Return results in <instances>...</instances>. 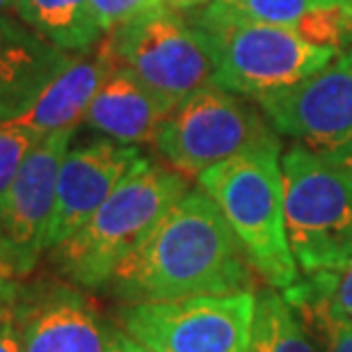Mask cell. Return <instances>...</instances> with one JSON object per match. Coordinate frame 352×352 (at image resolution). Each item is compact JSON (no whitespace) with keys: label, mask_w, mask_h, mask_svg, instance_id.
<instances>
[{"label":"cell","mask_w":352,"mask_h":352,"mask_svg":"<svg viewBox=\"0 0 352 352\" xmlns=\"http://www.w3.org/2000/svg\"><path fill=\"white\" fill-rule=\"evenodd\" d=\"M252 272L222 210L197 186L167 210L105 288L124 302L227 295L252 291Z\"/></svg>","instance_id":"obj_1"},{"label":"cell","mask_w":352,"mask_h":352,"mask_svg":"<svg viewBox=\"0 0 352 352\" xmlns=\"http://www.w3.org/2000/svg\"><path fill=\"white\" fill-rule=\"evenodd\" d=\"M188 190V176L142 156L87 222L51 250V263L76 286L105 288Z\"/></svg>","instance_id":"obj_2"},{"label":"cell","mask_w":352,"mask_h":352,"mask_svg":"<svg viewBox=\"0 0 352 352\" xmlns=\"http://www.w3.org/2000/svg\"><path fill=\"white\" fill-rule=\"evenodd\" d=\"M197 186L222 210L258 277L277 291L295 284L300 274L286 238L279 140L201 172Z\"/></svg>","instance_id":"obj_3"},{"label":"cell","mask_w":352,"mask_h":352,"mask_svg":"<svg viewBox=\"0 0 352 352\" xmlns=\"http://www.w3.org/2000/svg\"><path fill=\"white\" fill-rule=\"evenodd\" d=\"M188 21L210 58L215 85L252 101L309 78L339 55V48L316 44L291 28L241 19L210 5L195 7Z\"/></svg>","instance_id":"obj_4"},{"label":"cell","mask_w":352,"mask_h":352,"mask_svg":"<svg viewBox=\"0 0 352 352\" xmlns=\"http://www.w3.org/2000/svg\"><path fill=\"white\" fill-rule=\"evenodd\" d=\"M284 220L293 258L305 274L352 261V176L295 144L281 156Z\"/></svg>","instance_id":"obj_5"},{"label":"cell","mask_w":352,"mask_h":352,"mask_svg":"<svg viewBox=\"0 0 352 352\" xmlns=\"http://www.w3.org/2000/svg\"><path fill=\"white\" fill-rule=\"evenodd\" d=\"M279 135L261 108L215 82L174 105L156 133V151L167 167L188 179Z\"/></svg>","instance_id":"obj_6"},{"label":"cell","mask_w":352,"mask_h":352,"mask_svg":"<svg viewBox=\"0 0 352 352\" xmlns=\"http://www.w3.org/2000/svg\"><path fill=\"white\" fill-rule=\"evenodd\" d=\"M254 291L126 302L117 327L153 352H250Z\"/></svg>","instance_id":"obj_7"},{"label":"cell","mask_w":352,"mask_h":352,"mask_svg":"<svg viewBox=\"0 0 352 352\" xmlns=\"http://www.w3.org/2000/svg\"><path fill=\"white\" fill-rule=\"evenodd\" d=\"M105 44L115 62L172 108L213 82V65L199 34L172 5H158L110 30Z\"/></svg>","instance_id":"obj_8"},{"label":"cell","mask_w":352,"mask_h":352,"mask_svg":"<svg viewBox=\"0 0 352 352\" xmlns=\"http://www.w3.org/2000/svg\"><path fill=\"white\" fill-rule=\"evenodd\" d=\"M254 103L277 135L295 140L352 176V51Z\"/></svg>","instance_id":"obj_9"},{"label":"cell","mask_w":352,"mask_h":352,"mask_svg":"<svg viewBox=\"0 0 352 352\" xmlns=\"http://www.w3.org/2000/svg\"><path fill=\"white\" fill-rule=\"evenodd\" d=\"M76 129L48 133L28 153L0 208V256L19 277L34 270L48 252L58 176Z\"/></svg>","instance_id":"obj_10"},{"label":"cell","mask_w":352,"mask_h":352,"mask_svg":"<svg viewBox=\"0 0 352 352\" xmlns=\"http://www.w3.org/2000/svg\"><path fill=\"white\" fill-rule=\"evenodd\" d=\"M21 352H108L110 325L74 286L21 284L12 309Z\"/></svg>","instance_id":"obj_11"},{"label":"cell","mask_w":352,"mask_h":352,"mask_svg":"<svg viewBox=\"0 0 352 352\" xmlns=\"http://www.w3.org/2000/svg\"><path fill=\"white\" fill-rule=\"evenodd\" d=\"M140 158L142 151L135 144L108 138L67 151L58 176L48 252L87 222Z\"/></svg>","instance_id":"obj_12"},{"label":"cell","mask_w":352,"mask_h":352,"mask_svg":"<svg viewBox=\"0 0 352 352\" xmlns=\"http://www.w3.org/2000/svg\"><path fill=\"white\" fill-rule=\"evenodd\" d=\"M72 58L21 19L0 14V124L23 117Z\"/></svg>","instance_id":"obj_13"},{"label":"cell","mask_w":352,"mask_h":352,"mask_svg":"<svg viewBox=\"0 0 352 352\" xmlns=\"http://www.w3.org/2000/svg\"><path fill=\"white\" fill-rule=\"evenodd\" d=\"M172 105L151 91L135 74L115 62L85 112V126L122 144H144L156 133Z\"/></svg>","instance_id":"obj_14"},{"label":"cell","mask_w":352,"mask_h":352,"mask_svg":"<svg viewBox=\"0 0 352 352\" xmlns=\"http://www.w3.org/2000/svg\"><path fill=\"white\" fill-rule=\"evenodd\" d=\"M112 65L115 58L105 44V37L91 51L74 53L72 62L48 82L32 108L16 122L32 126L44 135L62 129H76L85 119L91 98L96 96Z\"/></svg>","instance_id":"obj_15"},{"label":"cell","mask_w":352,"mask_h":352,"mask_svg":"<svg viewBox=\"0 0 352 352\" xmlns=\"http://www.w3.org/2000/svg\"><path fill=\"white\" fill-rule=\"evenodd\" d=\"M206 5L241 19L291 28L334 48L352 34V0H208Z\"/></svg>","instance_id":"obj_16"},{"label":"cell","mask_w":352,"mask_h":352,"mask_svg":"<svg viewBox=\"0 0 352 352\" xmlns=\"http://www.w3.org/2000/svg\"><path fill=\"white\" fill-rule=\"evenodd\" d=\"M14 10L32 32L65 53L91 51L105 32L91 0H16Z\"/></svg>","instance_id":"obj_17"},{"label":"cell","mask_w":352,"mask_h":352,"mask_svg":"<svg viewBox=\"0 0 352 352\" xmlns=\"http://www.w3.org/2000/svg\"><path fill=\"white\" fill-rule=\"evenodd\" d=\"M250 352H316L293 307L277 288L256 295Z\"/></svg>","instance_id":"obj_18"},{"label":"cell","mask_w":352,"mask_h":352,"mask_svg":"<svg viewBox=\"0 0 352 352\" xmlns=\"http://www.w3.org/2000/svg\"><path fill=\"white\" fill-rule=\"evenodd\" d=\"M284 300L293 309H320L334 318L352 320V261L334 270L309 272L305 279L284 288Z\"/></svg>","instance_id":"obj_19"},{"label":"cell","mask_w":352,"mask_h":352,"mask_svg":"<svg viewBox=\"0 0 352 352\" xmlns=\"http://www.w3.org/2000/svg\"><path fill=\"white\" fill-rule=\"evenodd\" d=\"M41 138H44V133L21 122L0 124V208H3V201L23 160Z\"/></svg>","instance_id":"obj_20"},{"label":"cell","mask_w":352,"mask_h":352,"mask_svg":"<svg viewBox=\"0 0 352 352\" xmlns=\"http://www.w3.org/2000/svg\"><path fill=\"white\" fill-rule=\"evenodd\" d=\"M295 311L320 339L325 352H352V320L334 318L320 309H295Z\"/></svg>","instance_id":"obj_21"},{"label":"cell","mask_w":352,"mask_h":352,"mask_svg":"<svg viewBox=\"0 0 352 352\" xmlns=\"http://www.w3.org/2000/svg\"><path fill=\"white\" fill-rule=\"evenodd\" d=\"M98 23L105 32L129 23L131 19L153 10L158 5H172V0H91Z\"/></svg>","instance_id":"obj_22"},{"label":"cell","mask_w":352,"mask_h":352,"mask_svg":"<svg viewBox=\"0 0 352 352\" xmlns=\"http://www.w3.org/2000/svg\"><path fill=\"white\" fill-rule=\"evenodd\" d=\"M19 291H21L19 274L14 272V267L5 258H0V316L12 314L14 302L19 298Z\"/></svg>","instance_id":"obj_23"},{"label":"cell","mask_w":352,"mask_h":352,"mask_svg":"<svg viewBox=\"0 0 352 352\" xmlns=\"http://www.w3.org/2000/svg\"><path fill=\"white\" fill-rule=\"evenodd\" d=\"M108 352H153V350L142 346V343L133 339L131 334H126L122 327H112L110 329V350Z\"/></svg>","instance_id":"obj_24"},{"label":"cell","mask_w":352,"mask_h":352,"mask_svg":"<svg viewBox=\"0 0 352 352\" xmlns=\"http://www.w3.org/2000/svg\"><path fill=\"white\" fill-rule=\"evenodd\" d=\"M0 352H21V341L12 314L0 316Z\"/></svg>","instance_id":"obj_25"},{"label":"cell","mask_w":352,"mask_h":352,"mask_svg":"<svg viewBox=\"0 0 352 352\" xmlns=\"http://www.w3.org/2000/svg\"><path fill=\"white\" fill-rule=\"evenodd\" d=\"M208 0H172V7H176V10H195V7H201L206 5Z\"/></svg>","instance_id":"obj_26"},{"label":"cell","mask_w":352,"mask_h":352,"mask_svg":"<svg viewBox=\"0 0 352 352\" xmlns=\"http://www.w3.org/2000/svg\"><path fill=\"white\" fill-rule=\"evenodd\" d=\"M14 3H16V0H0V14H7L10 10H14Z\"/></svg>","instance_id":"obj_27"},{"label":"cell","mask_w":352,"mask_h":352,"mask_svg":"<svg viewBox=\"0 0 352 352\" xmlns=\"http://www.w3.org/2000/svg\"><path fill=\"white\" fill-rule=\"evenodd\" d=\"M0 258H3V256H0Z\"/></svg>","instance_id":"obj_28"}]
</instances>
